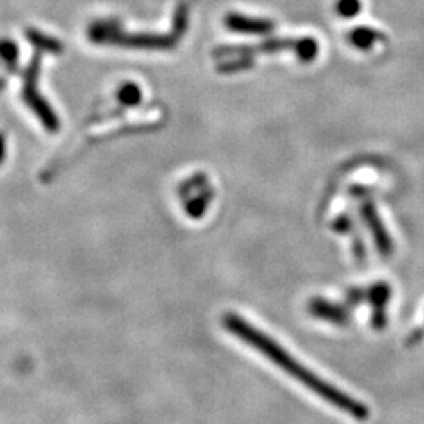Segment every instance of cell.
<instances>
[{"instance_id":"1","label":"cell","mask_w":424,"mask_h":424,"mask_svg":"<svg viewBox=\"0 0 424 424\" xmlns=\"http://www.w3.org/2000/svg\"><path fill=\"white\" fill-rule=\"evenodd\" d=\"M223 325L232 335L241 338L244 343H247L248 346H252L253 349L261 352V354L269 358L272 363H275L280 369H283L286 374H289L292 379L300 382L303 387H307L308 390H312L314 395H318L321 399H324V401L333 405V407L344 412V414L352 415L355 420L365 421L368 418L369 410L365 404L358 402L357 399L350 398L341 390H338V388L327 384L324 379H321L319 375L309 371L302 363H298L296 358L292 357L288 350H285L277 341H273V339L260 332L258 328L253 327L250 322L244 321L241 316L232 313L225 314Z\"/></svg>"},{"instance_id":"2","label":"cell","mask_w":424,"mask_h":424,"mask_svg":"<svg viewBox=\"0 0 424 424\" xmlns=\"http://www.w3.org/2000/svg\"><path fill=\"white\" fill-rule=\"evenodd\" d=\"M22 98L28 104L30 109L37 113L40 121L44 124V128H47V130H51V133H56V130L60 126L58 118L49 107V104H47L46 101L38 94V90H37V87H35V77L33 76H30L28 79L26 80V87H24Z\"/></svg>"},{"instance_id":"3","label":"cell","mask_w":424,"mask_h":424,"mask_svg":"<svg viewBox=\"0 0 424 424\" xmlns=\"http://www.w3.org/2000/svg\"><path fill=\"white\" fill-rule=\"evenodd\" d=\"M360 211H362L363 219H365L369 231H371V235L375 241V247H378L380 255L390 256L393 252V241H391L390 235L387 232L384 223H382V220L379 217L378 211H375V207L369 201H365L362 205Z\"/></svg>"},{"instance_id":"4","label":"cell","mask_w":424,"mask_h":424,"mask_svg":"<svg viewBox=\"0 0 424 424\" xmlns=\"http://www.w3.org/2000/svg\"><path fill=\"white\" fill-rule=\"evenodd\" d=\"M309 313H313L319 319L330 321L333 324H344L348 321V312L344 307L322 300V298H314L313 302H309Z\"/></svg>"},{"instance_id":"5","label":"cell","mask_w":424,"mask_h":424,"mask_svg":"<svg viewBox=\"0 0 424 424\" xmlns=\"http://www.w3.org/2000/svg\"><path fill=\"white\" fill-rule=\"evenodd\" d=\"M382 35L371 27H357L355 30H352L349 35L350 43L354 44L357 49L368 51L375 44V41L380 40Z\"/></svg>"},{"instance_id":"6","label":"cell","mask_w":424,"mask_h":424,"mask_svg":"<svg viewBox=\"0 0 424 424\" xmlns=\"http://www.w3.org/2000/svg\"><path fill=\"white\" fill-rule=\"evenodd\" d=\"M228 26L237 32L246 33H267L272 28V24L267 21H258V19H244V17L232 16L228 19Z\"/></svg>"},{"instance_id":"7","label":"cell","mask_w":424,"mask_h":424,"mask_svg":"<svg viewBox=\"0 0 424 424\" xmlns=\"http://www.w3.org/2000/svg\"><path fill=\"white\" fill-rule=\"evenodd\" d=\"M296 53L302 62H312L319 52V46L313 38H302L296 41Z\"/></svg>"},{"instance_id":"8","label":"cell","mask_w":424,"mask_h":424,"mask_svg":"<svg viewBox=\"0 0 424 424\" xmlns=\"http://www.w3.org/2000/svg\"><path fill=\"white\" fill-rule=\"evenodd\" d=\"M118 101L124 105H137L142 101L140 87L130 82L124 83V85L118 90Z\"/></svg>"},{"instance_id":"9","label":"cell","mask_w":424,"mask_h":424,"mask_svg":"<svg viewBox=\"0 0 424 424\" xmlns=\"http://www.w3.org/2000/svg\"><path fill=\"white\" fill-rule=\"evenodd\" d=\"M368 298L378 309H384L388 298H390V286L385 283H378L368 289Z\"/></svg>"},{"instance_id":"10","label":"cell","mask_w":424,"mask_h":424,"mask_svg":"<svg viewBox=\"0 0 424 424\" xmlns=\"http://www.w3.org/2000/svg\"><path fill=\"white\" fill-rule=\"evenodd\" d=\"M362 10V2L360 0H338L337 3V11L338 15L349 19V17H355Z\"/></svg>"},{"instance_id":"11","label":"cell","mask_w":424,"mask_h":424,"mask_svg":"<svg viewBox=\"0 0 424 424\" xmlns=\"http://www.w3.org/2000/svg\"><path fill=\"white\" fill-rule=\"evenodd\" d=\"M207 200H209V195H205V196H198V198L192 200L187 205V212L192 216L194 219H200L203 216V212L206 211L207 207Z\"/></svg>"},{"instance_id":"12","label":"cell","mask_w":424,"mask_h":424,"mask_svg":"<svg viewBox=\"0 0 424 424\" xmlns=\"http://www.w3.org/2000/svg\"><path fill=\"white\" fill-rule=\"evenodd\" d=\"M346 298H348V302H350L352 305H355V303L363 300V298H368V291L360 289V288H354V289H350L348 292Z\"/></svg>"},{"instance_id":"13","label":"cell","mask_w":424,"mask_h":424,"mask_svg":"<svg viewBox=\"0 0 424 424\" xmlns=\"http://www.w3.org/2000/svg\"><path fill=\"white\" fill-rule=\"evenodd\" d=\"M0 56H2L8 63H13L16 60V49L11 44H0Z\"/></svg>"},{"instance_id":"14","label":"cell","mask_w":424,"mask_h":424,"mask_svg":"<svg viewBox=\"0 0 424 424\" xmlns=\"http://www.w3.org/2000/svg\"><path fill=\"white\" fill-rule=\"evenodd\" d=\"M5 156H7V143H5L3 134H0V164L3 162Z\"/></svg>"},{"instance_id":"15","label":"cell","mask_w":424,"mask_h":424,"mask_svg":"<svg viewBox=\"0 0 424 424\" xmlns=\"http://www.w3.org/2000/svg\"><path fill=\"white\" fill-rule=\"evenodd\" d=\"M2 88H3V80L0 79V90H2Z\"/></svg>"}]
</instances>
